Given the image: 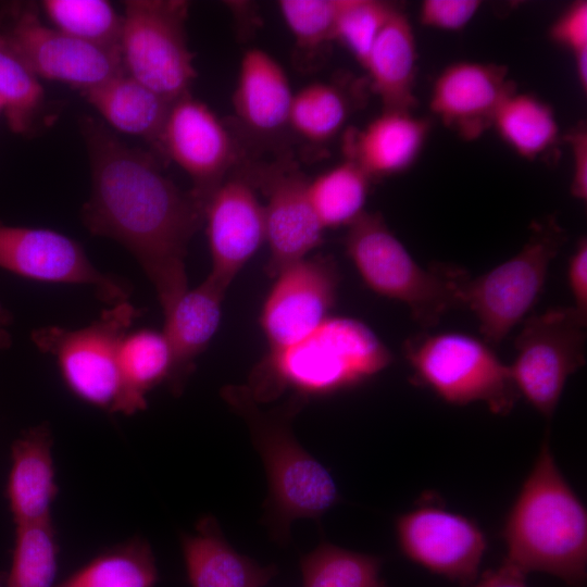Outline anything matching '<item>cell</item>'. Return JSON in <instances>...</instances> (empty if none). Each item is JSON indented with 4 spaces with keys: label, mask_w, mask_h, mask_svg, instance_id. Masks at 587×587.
<instances>
[{
    "label": "cell",
    "mask_w": 587,
    "mask_h": 587,
    "mask_svg": "<svg viewBox=\"0 0 587 587\" xmlns=\"http://www.w3.org/2000/svg\"><path fill=\"white\" fill-rule=\"evenodd\" d=\"M79 127L91 173L83 223L132 253L165 313L188 289L185 258L204 209L150 153L126 145L103 122L86 115Z\"/></svg>",
    "instance_id": "obj_1"
},
{
    "label": "cell",
    "mask_w": 587,
    "mask_h": 587,
    "mask_svg": "<svg viewBox=\"0 0 587 587\" xmlns=\"http://www.w3.org/2000/svg\"><path fill=\"white\" fill-rule=\"evenodd\" d=\"M502 538L504 560L524 573H547L570 587H585L587 512L558 467L548 436L508 513Z\"/></svg>",
    "instance_id": "obj_2"
},
{
    "label": "cell",
    "mask_w": 587,
    "mask_h": 587,
    "mask_svg": "<svg viewBox=\"0 0 587 587\" xmlns=\"http://www.w3.org/2000/svg\"><path fill=\"white\" fill-rule=\"evenodd\" d=\"M391 361V352L365 323L328 316L299 341L268 350L245 386L258 403L270 402L286 390L307 400L355 387Z\"/></svg>",
    "instance_id": "obj_3"
},
{
    "label": "cell",
    "mask_w": 587,
    "mask_h": 587,
    "mask_svg": "<svg viewBox=\"0 0 587 587\" xmlns=\"http://www.w3.org/2000/svg\"><path fill=\"white\" fill-rule=\"evenodd\" d=\"M222 396L249 427L268 482L265 523L272 538L286 545L294 521H319L340 498L330 473L291 432V420L307 400L292 396L282 407L265 412L245 385L227 386Z\"/></svg>",
    "instance_id": "obj_4"
},
{
    "label": "cell",
    "mask_w": 587,
    "mask_h": 587,
    "mask_svg": "<svg viewBox=\"0 0 587 587\" xmlns=\"http://www.w3.org/2000/svg\"><path fill=\"white\" fill-rule=\"evenodd\" d=\"M348 257L375 294L405 304L423 328L460 309V288L469 275L460 267L420 265L388 228L382 214L364 212L348 227Z\"/></svg>",
    "instance_id": "obj_5"
},
{
    "label": "cell",
    "mask_w": 587,
    "mask_h": 587,
    "mask_svg": "<svg viewBox=\"0 0 587 587\" xmlns=\"http://www.w3.org/2000/svg\"><path fill=\"white\" fill-rule=\"evenodd\" d=\"M403 352L413 371L411 382L448 403L480 401L492 413L505 415L520 398L509 365L482 337L423 332L407 339Z\"/></svg>",
    "instance_id": "obj_6"
},
{
    "label": "cell",
    "mask_w": 587,
    "mask_h": 587,
    "mask_svg": "<svg viewBox=\"0 0 587 587\" xmlns=\"http://www.w3.org/2000/svg\"><path fill=\"white\" fill-rule=\"evenodd\" d=\"M529 237L513 257L462 283L460 305L474 313L482 338L496 347L520 324L542 292L549 265L566 241L554 216L532 224Z\"/></svg>",
    "instance_id": "obj_7"
},
{
    "label": "cell",
    "mask_w": 587,
    "mask_h": 587,
    "mask_svg": "<svg viewBox=\"0 0 587 587\" xmlns=\"http://www.w3.org/2000/svg\"><path fill=\"white\" fill-rule=\"evenodd\" d=\"M142 309L129 301L111 305L89 325L68 329L46 326L30 339L54 357L66 387L80 400L114 413L121 394L118 351Z\"/></svg>",
    "instance_id": "obj_8"
},
{
    "label": "cell",
    "mask_w": 587,
    "mask_h": 587,
    "mask_svg": "<svg viewBox=\"0 0 587 587\" xmlns=\"http://www.w3.org/2000/svg\"><path fill=\"white\" fill-rule=\"evenodd\" d=\"M184 0L124 2L120 54L124 72L170 102L189 93L197 76Z\"/></svg>",
    "instance_id": "obj_9"
},
{
    "label": "cell",
    "mask_w": 587,
    "mask_h": 587,
    "mask_svg": "<svg viewBox=\"0 0 587 587\" xmlns=\"http://www.w3.org/2000/svg\"><path fill=\"white\" fill-rule=\"evenodd\" d=\"M587 316L572 307H558L528 316L509 365L520 397L551 419L567 378L585 364Z\"/></svg>",
    "instance_id": "obj_10"
},
{
    "label": "cell",
    "mask_w": 587,
    "mask_h": 587,
    "mask_svg": "<svg viewBox=\"0 0 587 587\" xmlns=\"http://www.w3.org/2000/svg\"><path fill=\"white\" fill-rule=\"evenodd\" d=\"M0 39L37 77L87 90L124 73L120 51L79 41L48 26L39 4H0Z\"/></svg>",
    "instance_id": "obj_11"
},
{
    "label": "cell",
    "mask_w": 587,
    "mask_h": 587,
    "mask_svg": "<svg viewBox=\"0 0 587 587\" xmlns=\"http://www.w3.org/2000/svg\"><path fill=\"white\" fill-rule=\"evenodd\" d=\"M0 267L43 283L92 287L109 307L132 294L130 284L98 270L76 240L49 228L0 224Z\"/></svg>",
    "instance_id": "obj_12"
},
{
    "label": "cell",
    "mask_w": 587,
    "mask_h": 587,
    "mask_svg": "<svg viewBox=\"0 0 587 587\" xmlns=\"http://www.w3.org/2000/svg\"><path fill=\"white\" fill-rule=\"evenodd\" d=\"M157 147L190 177V193L204 210L238 159L224 123L190 92L171 103Z\"/></svg>",
    "instance_id": "obj_13"
},
{
    "label": "cell",
    "mask_w": 587,
    "mask_h": 587,
    "mask_svg": "<svg viewBox=\"0 0 587 587\" xmlns=\"http://www.w3.org/2000/svg\"><path fill=\"white\" fill-rule=\"evenodd\" d=\"M402 553L416 564L451 582H475L487 548L478 525L436 505H421L396 521Z\"/></svg>",
    "instance_id": "obj_14"
},
{
    "label": "cell",
    "mask_w": 587,
    "mask_h": 587,
    "mask_svg": "<svg viewBox=\"0 0 587 587\" xmlns=\"http://www.w3.org/2000/svg\"><path fill=\"white\" fill-rule=\"evenodd\" d=\"M260 315L270 350L292 345L317 328L336 301L339 273L332 258H304L280 271Z\"/></svg>",
    "instance_id": "obj_15"
},
{
    "label": "cell",
    "mask_w": 587,
    "mask_h": 587,
    "mask_svg": "<svg viewBox=\"0 0 587 587\" xmlns=\"http://www.w3.org/2000/svg\"><path fill=\"white\" fill-rule=\"evenodd\" d=\"M267 197L264 207L265 241L270 248L266 272L276 276L323 242L324 228L308 196L307 179L291 164L245 174Z\"/></svg>",
    "instance_id": "obj_16"
},
{
    "label": "cell",
    "mask_w": 587,
    "mask_h": 587,
    "mask_svg": "<svg viewBox=\"0 0 587 587\" xmlns=\"http://www.w3.org/2000/svg\"><path fill=\"white\" fill-rule=\"evenodd\" d=\"M209 277L227 289L265 240L264 207L245 174L226 177L207 202Z\"/></svg>",
    "instance_id": "obj_17"
},
{
    "label": "cell",
    "mask_w": 587,
    "mask_h": 587,
    "mask_svg": "<svg viewBox=\"0 0 587 587\" xmlns=\"http://www.w3.org/2000/svg\"><path fill=\"white\" fill-rule=\"evenodd\" d=\"M515 91L505 66L460 61L436 77L429 105L446 127L473 141L492 127L500 107Z\"/></svg>",
    "instance_id": "obj_18"
},
{
    "label": "cell",
    "mask_w": 587,
    "mask_h": 587,
    "mask_svg": "<svg viewBox=\"0 0 587 587\" xmlns=\"http://www.w3.org/2000/svg\"><path fill=\"white\" fill-rule=\"evenodd\" d=\"M429 128V121L413 112L383 110L363 128L346 130L345 159L355 163L372 180L400 174L417 160Z\"/></svg>",
    "instance_id": "obj_19"
},
{
    "label": "cell",
    "mask_w": 587,
    "mask_h": 587,
    "mask_svg": "<svg viewBox=\"0 0 587 587\" xmlns=\"http://www.w3.org/2000/svg\"><path fill=\"white\" fill-rule=\"evenodd\" d=\"M292 97L284 68L271 54L260 48L243 53L233 102L250 135L274 138L288 128Z\"/></svg>",
    "instance_id": "obj_20"
},
{
    "label": "cell",
    "mask_w": 587,
    "mask_h": 587,
    "mask_svg": "<svg viewBox=\"0 0 587 587\" xmlns=\"http://www.w3.org/2000/svg\"><path fill=\"white\" fill-rule=\"evenodd\" d=\"M226 288L210 278L187 289L165 312L163 333L168 341L172 367L167 386L180 395L195 370V361L216 333Z\"/></svg>",
    "instance_id": "obj_21"
},
{
    "label": "cell",
    "mask_w": 587,
    "mask_h": 587,
    "mask_svg": "<svg viewBox=\"0 0 587 587\" xmlns=\"http://www.w3.org/2000/svg\"><path fill=\"white\" fill-rule=\"evenodd\" d=\"M182 549L191 587H264L276 574L237 552L212 515L201 517L193 534H183Z\"/></svg>",
    "instance_id": "obj_22"
},
{
    "label": "cell",
    "mask_w": 587,
    "mask_h": 587,
    "mask_svg": "<svg viewBox=\"0 0 587 587\" xmlns=\"http://www.w3.org/2000/svg\"><path fill=\"white\" fill-rule=\"evenodd\" d=\"M417 51L407 15L396 8L378 34L364 65L367 85L383 110L413 112Z\"/></svg>",
    "instance_id": "obj_23"
},
{
    "label": "cell",
    "mask_w": 587,
    "mask_h": 587,
    "mask_svg": "<svg viewBox=\"0 0 587 587\" xmlns=\"http://www.w3.org/2000/svg\"><path fill=\"white\" fill-rule=\"evenodd\" d=\"M48 425L30 428L12 447L8 497L16 524L50 519L58 494Z\"/></svg>",
    "instance_id": "obj_24"
},
{
    "label": "cell",
    "mask_w": 587,
    "mask_h": 587,
    "mask_svg": "<svg viewBox=\"0 0 587 587\" xmlns=\"http://www.w3.org/2000/svg\"><path fill=\"white\" fill-rule=\"evenodd\" d=\"M82 93L107 126L157 146L172 102L125 72Z\"/></svg>",
    "instance_id": "obj_25"
},
{
    "label": "cell",
    "mask_w": 587,
    "mask_h": 587,
    "mask_svg": "<svg viewBox=\"0 0 587 587\" xmlns=\"http://www.w3.org/2000/svg\"><path fill=\"white\" fill-rule=\"evenodd\" d=\"M366 85L348 78L304 86L294 93L288 128L311 145L330 141L366 100Z\"/></svg>",
    "instance_id": "obj_26"
},
{
    "label": "cell",
    "mask_w": 587,
    "mask_h": 587,
    "mask_svg": "<svg viewBox=\"0 0 587 587\" xmlns=\"http://www.w3.org/2000/svg\"><path fill=\"white\" fill-rule=\"evenodd\" d=\"M172 367L168 341L162 332H128L118 351L121 394L114 413L132 415L147 408V394L167 383Z\"/></svg>",
    "instance_id": "obj_27"
},
{
    "label": "cell",
    "mask_w": 587,
    "mask_h": 587,
    "mask_svg": "<svg viewBox=\"0 0 587 587\" xmlns=\"http://www.w3.org/2000/svg\"><path fill=\"white\" fill-rule=\"evenodd\" d=\"M492 127L520 157L536 160L548 154L560 140L552 108L529 93L510 95L500 107Z\"/></svg>",
    "instance_id": "obj_28"
},
{
    "label": "cell",
    "mask_w": 587,
    "mask_h": 587,
    "mask_svg": "<svg viewBox=\"0 0 587 587\" xmlns=\"http://www.w3.org/2000/svg\"><path fill=\"white\" fill-rule=\"evenodd\" d=\"M372 179L345 159L308 183L312 209L324 229L349 227L365 211Z\"/></svg>",
    "instance_id": "obj_29"
},
{
    "label": "cell",
    "mask_w": 587,
    "mask_h": 587,
    "mask_svg": "<svg viewBox=\"0 0 587 587\" xmlns=\"http://www.w3.org/2000/svg\"><path fill=\"white\" fill-rule=\"evenodd\" d=\"M157 580L149 544L134 538L96 557L57 587H153Z\"/></svg>",
    "instance_id": "obj_30"
},
{
    "label": "cell",
    "mask_w": 587,
    "mask_h": 587,
    "mask_svg": "<svg viewBox=\"0 0 587 587\" xmlns=\"http://www.w3.org/2000/svg\"><path fill=\"white\" fill-rule=\"evenodd\" d=\"M382 559L322 541L301 558L302 587H387Z\"/></svg>",
    "instance_id": "obj_31"
},
{
    "label": "cell",
    "mask_w": 587,
    "mask_h": 587,
    "mask_svg": "<svg viewBox=\"0 0 587 587\" xmlns=\"http://www.w3.org/2000/svg\"><path fill=\"white\" fill-rule=\"evenodd\" d=\"M51 26L89 45L120 51L123 16L105 0H43Z\"/></svg>",
    "instance_id": "obj_32"
},
{
    "label": "cell",
    "mask_w": 587,
    "mask_h": 587,
    "mask_svg": "<svg viewBox=\"0 0 587 587\" xmlns=\"http://www.w3.org/2000/svg\"><path fill=\"white\" fill-rule=\"evenodd\" d=\"M0 101L8 126L16 135H29L46 111L42 85L0 39Z\"/></svg>",
    "instance_id": "obj_33"
},
{
    "label": "cell",
    "mask_w": 587,
    "mask_h": 587,
    "mask_svg": "<svg viewBox=\"0 0 587 587\" xmlns=\"http://www.w3.org/2000/svg\"><path fill=\"white\" fill-rule=\"evenodd\" d=\"M58 549L51 519L17 524L7 587H52Z\"/></svg>",
    "instance_id": "obj_34"
},
{
    "label": "cell",
    "mask_w": 587,
    "mask_h": 587,
    "mask_svg": "<svg viewBox=\"0 0 587 587\" xmlns=\"http://www.w3.org/2000/svg\"><path fill=\"white\" fill-rule=\"evenodd\" d=\"M344 0H280V14L299 51L311 55L334 41Z\"/></svg>",
    "instance_id": "obj_35"
},
{
    "label": "cell",
    "mask_w": 587,
    "mask_h": 587,
    "mask_svg": "<svg viewBox=\"0 0 587 587\" xmlns=\"http://www.w3.org/2000/svg\"><path fill=\"white\" fill-rule=\"evenodd\" d=\"M396 8L384 1L344 0L334 41L340 42L364 67L378 34Z\"/></svg>",
    "instance_id": "obj_36"
},
{
    "label": "cell",
    "mask_w": 587,
    "mask_h": 587,
    "mask_svg": "<svg viewBox=\"0 0 587 587\" xmlns=\"http://www.w3.org/2000/svg\"><path fill=\"white\" fill-rule=\"evenodd\" d=\"M477 0H425L420 7L422 25L448 32L463 29L475 16Z\"/></svg>",
    "instance_id": "obj_37"
},
{
    "label": "cell",
    "mask_w": 587,
    "mask_h": 587,
    "mask_svg": "<svg viewBox=\"0 0 587 587\" xmlns=\"http://www.w3.org/2000/svg\"><path fill=\"white\" fill-rule=\"evenodd\" d=\"M550 37L574 54L587 50V2L572 3L552 24Z\"/></svg>",
    "instance_id": "obj_38"
},
{
    "label": "cell",
    "mask_w": 587,
    "mask_h": 587,
    "mask_svg": "<svg viewBox=\"0 0 587 587\" xmlns=\"http://www.w3.org/2000/svg\"><path fill=\"white\" fill-rule=\"evenodd\" d=\"M572 153L571 195L579 200H587V126L584 121L573 126L565 136Z\"/></svg>",
    "instance_id": "obj_39"
},
{
    "label": "cell",
    "mask_w": 587,
    "mask_h": 587,
    "mask_svg": "<svg viewBox=\"0 0 587 587\" xmlns=\"http://www.w3.org/2000/svg\"><path fill=\"white\" fill-rule=\"evenodd\" d=\"M567 284L574 308L587 316V240L582 237L569 259Z\"/></svg>",
    "instance_id": "obj_40"
},
{
    "label": "cell",
    "mask_w": 587,
    "mask_h": 587,
    "mask_svg": "<svg viewBox=\"0 0 587 587\" xmlns=\"http://www.w3.org/2000/svg\"><path fill=\"white\" fill-rule=\"evenodd\" d=\"M526 575L517 566L503 560L496 570L486 571L475 587H528Z\"/></svg>",
    "instance_id": "obj_41"
},
{
    "label": "cell",
    "mask_w": 587,
    "mask_h": 587,
    "mask_svg": "<svg viewBox=\"0 0 587 587\" xmlns=\"http://www.w3.org/2000/svg\"><path fill=\"white\" fill-rule=\"evenodd\" d=\"M11 321L10 313L0 304V350L11 346V334L9 332Z\"/></svg>",
    "instance_id": "obj_42"
},
{
    "label": "cell",
    "mask_w": 587,
    "mask_h": 587,
    "mask_svg": "<svg viewBox=\"0 0 587 587\" xmlns=\"http://www.w3.org/2000/svg\"><path fill=\"white\" fill-rule=\"evenodd\" d=\"M575 55L576 77L582 90L587 89V50L577 52Z\"/></svg>",
    "instance_id": "obj_43"
},
{
    "label": "cell",
    "mask_w": 587,
    "mask_h": 587,
    "mask_svg": "<svg viewBox=\"0 0 587 587\" xmlns=\"http://www.w3.org/2000/svg\"><path fill=\"white\" fill-rule=\"evenodd\" d=\"M3 111L2 102L0 101V112Z\"/></svg>",
    "instance_id": "obj_44"
}]
</instances>
